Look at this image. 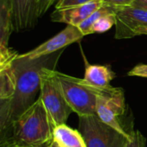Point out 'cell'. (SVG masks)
Segmentation results:
<instances>
[{
  "mask_svg": "<svg viewBox=\"0 0 147 147\" xmlns=\"http://www.w3.org/2000/svg\"><path fill=\"white\" fill-rule=\"evenodd\" d=\"M137 35H147V25L140 27L135 31V36Z\"/></svg>",
  "mask_w": 147,
  "mask_h": 147,
  "instance_id": "7402d4cb",
  "label": "cell"
},
{
  "mask_svg": "<svg viewBox=\"0 0 147 147\" xmlns=\"http://www.w3.org/2000/svg\"><path fill=\"white\" fill-rule=\"evenodd\" d=\"M127 75L132 76V77L147 78V65H145V64L137 65L130 71H128Z\"/></svg>",
  "mask_w": 147,
  "mask_h": 147,
  "instance_id": "ffe728a7",
  "label": "cell"
},
{
  "mask_svg": "<svg viewBox=\"0 0 147 147\" xmlns=\"http://www.w3.org/2000/svg\"><path fill=\"white\" fill-rule=\"evenodd\" d=\"M54 71L55 67H47L43 70L39 96L53 128L59 125L65 124L73 112L63 95Z\"/></svg>",
  "mask_w": 147,
  "mask_h": 147,
  "instance_id": "277c9868",
  "label": "cell"
},
{
  "mask_svg": "<svg viewBox=\"0 0 147 147\" xmlns=\"http://www.w3.org/2000/svg\"><path fill=\"white\" fill-rule=\"evenodd\" d=\"M126 113V100L123 89L111 87L97 95L96 115L98 118L121 134L129 138L131 132L126 131L121 120Z\"/></svg>",
  "mask_w": 147,
  "mask_h": 147,
  "instance_id": "8992f818",
  "label": "cell"
},
{
  "mask_svg": "<svg viewBox=\"0 0 147 147\" xmlns=\"http://www.w3.org/2000/svg\"><path fill=\"white\" fill-rule=\"evenodd\" d=\"M53 140V127L38 98L1 134L0 147H43Z\"/></svg>",
  "mask_w": 147,
  "mask_h": 147,
  "instance_id": "7a4b0ae2",
  "label": "cell"
},
{
  "mask_svg": "<svg viewBox=\"0 0 147 147\" xmlns=\"http://www.w3.org/2000/svg\"><path fill=\"white\" fill-rule=\"evenodd\" d=\"M116 16L115 13H109L102 16L92 27V34H102L109 30L113 26H115Z\"/></svg>",
  "mask_w": 147,
  "mask_h": 147,
  "instance_id": "2e32d148",
  "label": "cell"
},
{
  "mask_svg": "<svg viewBox=\"0 0 147 147\" xmlns=\"http://www.w3.org/2000/svg\"><path fill=\"white\" fill-rule=\"evenodd\" d=\"M53 140L62 147H86L84 140L78 130L61 124L53 128Z\"/></svg>",
  "mask_w": 147,
  "mask_h": 147,
  "instance_id": "5bb4252c",
  "label": "cell"
},
{
  "mask_svg": "<svg viewBox=\"0 0 147 147\" xmlns=\"http://www.w3.org/2000/svg\"><path fill=\"white\" fill-rule=\"evenodd\" d=\"M56 0H35V9L36 16L39 19L48 10V9L55 3ZM58 1V0H57Z\"/></svg>",
  "mask_w": 147,
  "mask_h": 147,
  "instance_id": "ac0fdd59",
  "label": "cell"
},
{
  "mask_svg": "<svg viewBox=\"0 0 147 147\" xmlns=\"http://www.w3.org/2000/svg\"><path fill=\"white\" fill-rule=\"evenodd\" d=\"M92 0H58L55 3L56 9H69L75 6L82 5L86 3H89Z\"/></svg>",
  "mask_w": 147,
  "mask_h": 147,
  "instance_id": "d6986e66",
  "label": "cell"
},
{
  "mask_svg": "<svg viewBox=\"0 0 147 147\" xmlns=\"http://www.w3.org/2000/svg\"><path fill=\"white\" fill-rule=\"evenodd\" d=\"M132 5H134V6H136V7H140V8H142V9H146L147 10V4L146 3H143L142 1H140V0H136Z\"/></svg>",
  "mask_w": 147,
  "mask_h": 147,
  "instance_id": "603a6c76",
  "label": "cell"
},
{
  "mask_svg": "<svg viewBox=\"0 0 147 147\" xmlns=\"http://www.w3.org/2000/svg\"><path fill=\"white\" fill-rule=\"evenodd\" d=\"M63 50L38 59H29L19 55L13 63L16 84L12 100L0 106V133L3 134L40 96L42 71L47 67H55Z\"/></svg>",
  "mask_w": 147,
  "mask_h": 147,
  "instance_id": "6da1fadb",
  "label": "cell"
},
{
  "mask_svg": "<svg viewBox=\"0 0 147 147\" xmlns=\"http://www.w3.org/2000/svg\"><path fill=\"white\" fill-rule=\"evenodd\" d=\"M54 74L67 103L74 113L78 116L96 115V99L101 91L87 85L83 78L56 70Z\"/></svg>",
  "mask_w": 147,
  "mask_h": 147,
  "instance_id": "3957f363",
  "label": "cell"
},
{
  "mask_svg": "<svg viewBox=\"0 0 147 147\" xmlns=\"http://www.w3.org/2000/svg\"><path fill=\"white\" fill-rule=\"evenodd\" d=\"M46 147H62L60 146V144L58 142V141H56L55 140H53L51 142H49Z\"/></svg>",
  "mask_w": 147,
  "mask_h": 147,
  "instance_id": "cb8c5ba5",
  "label": "cell"
},
{
  "mask_svg": "<svg viewBox=\"0 0 147 147\" xmlns=\"http://www.w3.org/2000/svg\"><path fill=\"white\" fill-rule=\"evenodd\" d=\"M126 147H146V139L139 131H132Z\"/></svg>",
  "mask_w": 147,
  "mask_h": 147,
  "instance_id": "e0dca14e",
  "label": "cell"
},
{
  "mask_svg": "<svg viewBox=\"0 0 147 147\" xmlns=\"http://www.w3.org/2000/svg\"><path fill=\"white\" fill-rule=\"evenodd\" d=\"M104 5L110 7H121V6H127L132 5L136 0H102Z\"/></svg>",
  "mask_w": 147,
  "mask_h": 147,
  "instance_id": "44dd1931",
  "label": "cell"
},
{
  "mask_svg": "<svg viewBox=\"0 0 147 147\" xmlns=\"http://www.w3.org/2000/svg\"><path fill=\"white\" fill-rule=\"evenodd\" d=\"M104 3L102 0H92L82 5L69 9H56L52 14L53 22H64L67 25L78 27L96 9L102 7Z\"/></svg>",
  "mask_w": 147,
  "mask_h": 147,
  "instance_id": "9c48e42d",
  "label": "cell"
},
{
  "mask_svg": "<svg viewBox=\"0 0 147 147\" xmlns=\"http://www.w3.org/2000/svg\"><path fill=\"white\" fill-rule=\"evenodd\" d=\"M113 12H115V8L114 7L103 5L102 7H101L98 9H96L92 15H90L78 28H79V30L82 32V34L84 35L91 34H92V27H93V25L102 16H105L107 14H109V13H113Z\"/></svg>",
  "mask_w": 147,
  "mask_h": 147,
  "instance_id": "9a60e30c",
  "label": "cell"
},
{
  "mask_svg": "<svg viewBox=\"0 0 147 147\" xmlns=\"http://www.w3.org/2000/svg\"><path fill=\"white\" fill-rule=\"evenodd\" d=\"M84 36V35L82 34V32L78 27L67 25L62 31H60L55 36L40 44L33 50L22 54H19V57L34 59L43 56L50 55L52 53L63 50L65 47L74 42L80 40Z\"/></svg>",
  "mask_w": 147,
  "mask_h": 147,
  "instance_id": "ba28073f",
  "label": "cell"
},
{
  "mask_svg": "<svg viewBox=\"0 0 147 147\" xmlns=\"http://www.w3.org/2000/svg\"><path fill=\"white\" fill-rule=\"evenodd\" d=\"M13 63L0 67V106L8 104L15 94L16 78Z\"/></svg>",
  "mask_w": 147,
  "mask_h": 147,
  "instance_id": "4fadbf2b",
  "label": "cell"
},
{
  "mask_svg": "<svg viewBox=\"0 0 147 147\" xmlns=\"http://www.w3.org/2000/svg\"><path fill=\"white\" fill-rule=\"evenodd\" d=\"M14 28L11 0H0V50L9 48V40Z\"/></svg>",
  "mask_w": 147,
  "mask_h": 147,
  "instance_id": "7c38bea8",
  "label": "cell"
},
{
  "mask_svg": "<svg viewBox=\"0 0 147 147\" xmlns=\"http://www.w3.org/2000/svg\"><path fill=\"white\" fill-rule=\"evenodd\" d=\"M15 31L29 29L35 26L37 16L35 0H11Z\"/></svg>",
  "mask_w": 147,
  "mask_h": 147,
  "instance_id": "30bf717a",
  "label": "cell"
},
{
  "mask_svg": "<svg viewBox=\"0 0 147 147\" xmlns=\"http://www.w3.org/2000/svg\"><path fill=\"white\" fill-rule=\"evenodd\" d=\"M116 16L115 39H128L135 36V31L147 25V10L134 5L115 8Z\"/></svg>",
  "mask_w": 147,
  "mask_h": 147,
  "instance_id": "52a82bcc",
  "label": "cell"
},
{
  "mask_svg": "<svg viewBox=\"0 0 147 147\" xmlns=\"http://www.w3.org/2000/svg\"><path fill=\"white\" fill-rule=\"evenodd\" d=\"M115 78V73L109 65H90L86 63L84 82L99 90H105L112 87L110 82Z\"/></svg>",
  "mask_w": 147,
  "mask_h": 147,
  "instance_id": "8fae6325",
  "label": "cell"
},
{
  "mask_svg": "<svg viewBox=\"0 0 147 147\" xmlns=\"http://www.w3.org/2000/svg\"><path fill=\"white\" fill-rule=\"evenodd\" d=\"M140 1H142L143 3H146L147 4V0H140Z\"/></svg>",
  "mask_w": 147,
  "mask_h": 147,
  "instance_id": "d4e9b609",
  "label": "cell"
},
{
  "mask_svg": "<svg viewBox=\"0 0 147 147\" xmlns=\"http://www.w3.org/2000/svg\"><path fill=\"white\" fill-rule=\"evenodd\" d=\"M78 131L86 147H126L128 139L102 122L96 115L78 116Z\"/></svg>",
  "mask_w": 147,
  "mask_h": 147,
  "instance_id": "5b68a950",
  "label": "cell"
}]
</instances>
